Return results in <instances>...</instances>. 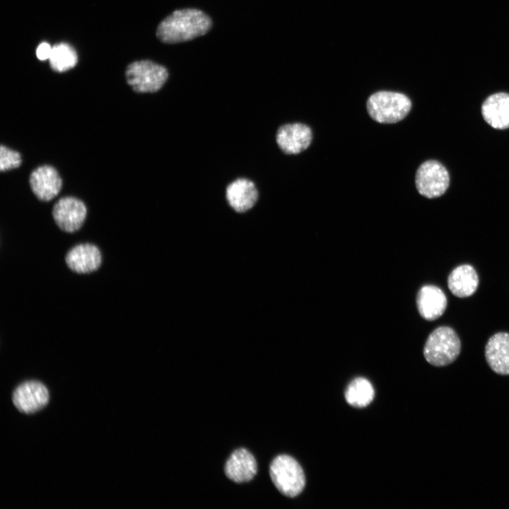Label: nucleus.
I'll return each mask as SVG.
<instances>
[{
    "label": "nucleus",
    "instance_id": "obj_4",
    "mask_svg": "<svg viewBox=\"0 0 509 509\" xmlns=\"http://www.w3.org/2000/svg\"><path fill=\"white\" fill-rule=\"evenodd\" d=\"M271 481L278 491L287 497L299 495L305 485V474L298 462L287 455L275 457L269 467Z\"/></svg>",
    "mask_w": 509,
    "mask_h": 509
},
{
    "label": "nucleus",
    "instance_id": "obj_16",
    "mask_svg": "<svg viewBox=\"0 0 509 509\" xmlns=\"http://www.w3.org/2000/svg\"><path fill=\"white\" fill-rule=\"evenodd\" d=\"M481 113L492 127L509 128V94L501 92L488 96L482 104Z\"/></svg>",
    "mask_w": 509,
    "mask_h": 509
},
{
    "label": "nucleus",
    "instance_id": "obj_2",
    "mask_svg": "<svg viewBox=\"0 0 509 509\" xmlns=\"http://www.w3.org/2000/svg\"><path fill=\"white\" fill-rule=\"evenodd\" d=\"M461 351V341L455 331L447 326L434 329L428 336L423 355L428 363L437 367L454 362Z\"/></svg>",
    "mask_w": 509,
    "mask_h": 509
},
{
    "label": "nucleus",
    "instance_id": "obj_8",
    "mask_svg": "<svg viewBox=\"0 0 509 509\" xmlns=\"http://www.w3.org/2000/svg\"><path fill=\"white\" fill-rule=\"evenodd\" d=\"M225 197L234 211L242 213L255 206L259 198V193L254 181L240 177L226 185Z\"/></svg>",
    "mask_w": 509,
    "mask_h": 509
},
{
    "label": "nucleus",
    "instance_id": "obj_9",
    "mask_svg": "<svg viewBox=\"0 0 509 509\" xmlns=\"http://www.w3.org/2000/svg\"><path fill=\"white\" fill-rule=\"evenodd\" d=\"M312 139L310 127L299 122L281 125L276 133L278 147L288 155L298 154L307 149Z\"/></svg>",
    "mask_w": 509,
    "mask_h": 509
},
{
    "label": "nucleus",
    "instance_id": "obj_19",
    "mask_svg": "<svg viewBox=\"0 0 509 509\" xmlns=\"http://www.w3.org/2000/svg\"><path fill=\"white\" fill-rule=\"evenodd\" d=\"M77 62V54L70 45L62 42L52 47L49 64L53 71L56 72L66 71L74 67Z\"/></svg>",
    "mask_w": 509,
    "mask_h": 509
},
{
    "label": "nucleus",
    "instance_id": "obj_21",
    "mask_svg": "<svg viewBox=\"0 0 509 509\" xmlns=\"http://www.w3.org/2000/svg\"><path fill=\"white\" fill-rule=\"evenodd\" d=\"M52 47L47 42H42L36 49V55L40 60L49 59Z\"/></svg>",
    "mask_w": 509,
    "mask_h": 509
},
{
    "label": "nucleus",
    "instance_id": "obj_10",
    "mask_svg": "<svg viewBox=\"0 0 509 509\" xmlns=\"http://www.w3.org/2000/svg\"><path fill=\"white\" fill-rule=\"evenodd\" d=\"M13 402L21 412L33 414L45 407L49 399L47 388L38 381H27L18 386L13 393Z\"/></svg>",
    "mask_w": 509,
    "mask_h": 509
},
{
    "label": "nucleus",
    "instance_id": "obj_20",
    "mask_svg": "<svg viewBox=\"0 0 509 509\" xmlns=\"http://www.w3.org/2000/svg\"><path fill=\"white\" fill-rule=\"evenodd\" d=\"M22 163L19 152L12 150L6 146L0 147V170L1 172L18 168Z\"/></svg>",
    "mask_w": 509,
    "mask_h": 509
},
{
    "label": "nucleus",
    "instance_id": "obj_17",
    "mask_svg": "<svg viewBox=\"0 0 509 509\" xmlns=\"http://www.w3.org/2000/svg\"><path fill=\"white\" fill-rule=\"evenodd\" d=\"M450 292L458 298L473 295L479 286V276L475 269L469 264L455 267L447 278Z\"/></svg>",
    "mask_w": 509,
    "mask_h": 509
},
{
    "label": "nucleus",
    "instance_id": "obj_1",
    "mask_svg": "<svg viewBox=\"0 0 509 509\" xmlns=\"http://www.w3.org/2000/svg\"><path fill=\"white\" fill-rule=\"evenodd\" d=\"M211 25V18L201 10L178 9L159 23L156 36L166 44L184 42L204 35Z\"/></svg>",
    "mask_w": 509,
    "mask_h": 509
},
{
    "label": "nucleus",
    "instance_id": "obj_18",
    "mask_svg": "<svg viewBox=\"0 0 509 509\" xmlns=\"http://www.w3.org/2000/svg\"><path fill=\"white\" fill-rule=\"evenodd\" d=\"M345 398L349 404L354 407H365L374 398V389L371 383L365 378L354 379L348 385Z\"/></svg>",
    "mask_w": 509,
    "mask_h": 509
},
{
    "label": "nucleus",
    "instance_id": "obj_11",
    "mask_svg": "<svg viewBox=\"0 0 509 509\" xmlns=\"http://www.w3.org/2000/svg\"><path fill=\"white\" fill-rule=\"evenodd\" d=\"M30 189L40 201H48L60 192L62 180L57 170L52 166L44 165L37 167L29 177Z\"/></svg>",
    "mask_w": 509,
    "mask_h": 509
},
{
    "label": "nucleus",
    "instance_id": "obj_5",
    "mask_svg": "<svg viewBox=\"0 0 509 509\" xmlns=\"http://www.w3.org/2000/svg\"><path fill=\"white\" fill-rule=\"evenodd\" d=\"M168 69L150 60L131 63L127 67L125 77L133 90L139 93H153L160 90L168 79Z\"/></svg>",
    "mask_w": 509,
    "mask_h": 509
},
{
    "label": "nucleus",
    "instance_id": "obj_15",
    "mask_svg": "<svg viewBox=\"0 0 509 509\" xmlns=\"http://www.w3.org/2000/svg\"><path fill=\"white\" fill-rule=\"evenodd\" d=\"M224 471L226 476L234 482H247L252 479L257 473V462L247 450L239 448L235 450L226 461Z\"/></svg>",
    "mask_w": 509,
    "mask_h": 509
},
{
    "label": "nucleus",
    "instance_id": "obj_3",
    "mask_svg": "<svg viewBox=\"0 0 509 509\" xmlns=\"http://www.w3.org/2000/svg\"><path fill=\"white\" fill-rule=\"evenodd\" d=\"M370 117L380 123H396L404 119L411 107L409 98L400 93L378 91L367 100Z\"/></svg>",
    "mask_w": 509,
    "mask_h": 509
},
{
    "label": "nucleus",
    "instance_id": "obj_7",
    "mask_svg": "<svg viewBox=\"0 0 509 509\" xmlns=\"http://www.w3.org/2000/svg\"><path fill=\"white\" fill-rule=\"evenodd\" d=\"M52 213L54 222L62 230L74 233L83 226L87 215V208L81 200L73 197H65L55 203Z\"/></svg>",
    "mask_w": 509,
    "mask_h": 509
},
{
    "label": "nucleus",
    "instance_id": "obj_6",
    "mask_svg": "<svg viewBox=\"0 0 509 509\" xmlns=\"http://www.w3.org/2000/svg\"><path fill=\"white\" fill-rule=\"evenodd\" d=\"M450 182L446 168L439 162L430 160L418 168L415 183L420 194L427 198H435L443 194Z\"/></svg>",
    "mask_w": 509,
    "mask_h": 509
},
{
    "label": "nucleus",
    "instance_id": "obj_12",
    "mask_svg": "<svg viewBox=\"0 0 509 509\" xmlns=\"http://www.w3.org/2000/svg\"><path fill=\"white\" fill-rule=\"evenodd\" d=\"M65 262L71 271L78 274H88L99 269L102 255L99 248L93 244H78L68 251Z\"/></svg>",
    "mask_w": 509,
    "mask_h": 509
},
{
    "label": "nucleus",
    "instance_id": "obj_13",
    "mask_svg": "<svg viewBox=\"0 0 509 509\" xmlns=\"http://www.w3.org/2000/svg\"><path fill=\"white\" fill-rule=\"evenodd\" d=\"M445 293L434 285L422 286L417 295L416 304L420 315L425 320L433 321L440 317L447 308Z\"/></svg>",
    "mask_w": 509,
    "mask_h": 509
},
{
    "label": "nucleus",
    "instance_id": "obj_14",
    "mask_svg": "<svg viewBox=\"0 0 509 509\" xmlns=\"http://www.w3.org/2000/svg\"><path fill=\"white\" fill-rule=\"evenodd\" d=\"M485 357L491 369L498 375H509V334L498 332L490 337Z\"/></svg>",
    "mask_w": 509,
    "mask_h": 509
}]
</instances>
